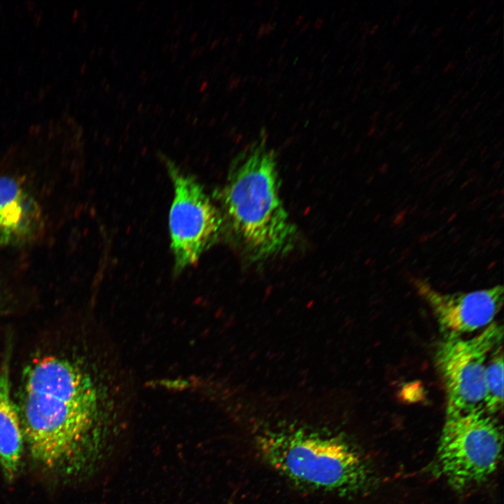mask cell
I'll return each instance as SVG.
<instances>
[{"instance_id": "obj_6", "label": "cell", "mask_w": 504, "mask_h": 504, "mask_svg": "<svg viewBox=\"0 0 504 504\" xmlns=\"http://www.w3.org/2000/svg\"><path fill=\"white\" fill-rule=\"evenodd\" d=\"M166 163L174 190L169 216L171 248L179 272L196 263L216 241L223 221L197 180L172 162Z\"/></svg>"}, {"instance_id": "obj_20", "label": "cell", "mask_w": 504, "mask_h": 504, "mask_svg": "<svg viewBox=\"0 0 504 504\" xmlns=\"http://www.w3.org/2000/svg\"><path fill=\"white\" fill-rule=\"evenodd\" d=\"M400 18H401V14L396 15L392 20V22H391L392 25L393 27L396 26L398 24V23L399 22Z\"/></svg>"}, {"instance_id": "obj_2", "label": "cell", "mask_w": 504, "mask_h": 504, "mask_svg": "<svg viewBox=\"0 0 504 504\" xmlns=\"http://www.w3.org/2000/svg\"><path fill=\"white\" fill-rule=\"evenodd\" d=\"M279 188L274 153L262 133L235 158L219 193L222 221L253 261L283 255L293 247L296 227Z\"/></svg>"}, {"instance_id": "obj_36", "label": "cell", "mask_w": 504, "mask_h": 504, "mask_svg": "<svg viewBox=\"0 0 504 504\" xmlns=\"http://www.w3.org/2000/svg\"><path fill=\"white\" fill-rule=\"evenodd\" d=\"M469 113V110L466 109L463 111V113L461 114V118H464Z\"/></svg>"}, {"instance_id": "obj_13", "label": "cell", "mask_w": 504, "mask_h": 504, "mask_svg": "<svg viewBox=\"0 0 504 504\" xmlns=\"http://www.w3.org/2000/svg\"><path fill=\"white\" fill-rule=\"evenodd\" d=\"M400 83H401L400 80H397V81L393 83L392 84H391L388 88V92L391 93V92H393V91L398 90Z\"/></svg>"}, {"instance_id": "obj_1", "label": "cell", "mask_w": 504, "mask_h": 504, "mask_svg": "<svg viewBox=\"0 0 504 504\" xmlns=\"http://www.w3.org/2000/svg\"><path fill=\"white\" fill-rule=\"evenodd\" d=\"M109 404L78 365L55 356L34 360L23 371L15 404L32 458L62 476L93 471L111 438Z\"/></svg>"}, {"instance_id": "obj_12", "label": "cell", "mask_w": 504, "mask_h": 504, "mask_svg": "<svg viewBox=\"0 0 504 504\" xmlns=\"http://www.w3.org/2000/svg\"><path fill=\"white\" fill-rule=\"evenodd\" d=\"M458 66V61L449 62L442 69L443 74L452 72Z\"/></svg>"}, {"instance_id": "obj_21", "label": "cell", "mask_w": 504, "mask_h": 504, "mask_svg": "<svg viewBox=\"0 0 504 504\" xmlns=\"http://www.w3.org/2000/svg\"><path fill=\"white\" fill-rule=\"evenodd\" d=\"M414 104V103L413 101L407 103L406 104H405V105L403 106V111H409V110L413 106Z\"/></svg>"}, {"instance_id": "obj_31", "label": "cell", "mask_w": 504, "mask_h": 504, "mask_svg": "<svg viewBox=\"0 0 504 504\" xmlns=\"http://www.w3.org/2000/svg\"><path fill=\"white\" fill-rule=\"evenodd\" d=\"M376 129H377L376 122H373L372 125L370 127V132H369V134H370V135H372V134H374V132L376 131Z\"/></svg>"}, {"instance_id": "obj_27", "label": "cell", "mask_w": 504, "mask_h": 504, "mask_svg": "<svg viewBox=\"0 0 504 504\" xmlns=\"http://www.w3.org/2000/svg\"><path fill=\"white\" fill-rule=\"evenodd\" d=\"M379 28V24H375L371 28L370 34H376V32L378 31Z\"/></svg>"}, {"instance_id": "obj_44", "label": "cell", "mask_w": 504, "mask_h": 504, "mask_svg": "<svg viewBox=\"0 0 504 504\" xmlns=\"http://www.w3.org/2000/svg\"><path fill=\"white\" fill-rule=\"evenodd\" d=\"M501 92H502V91L500 90L499 92H498V93L496 94V97H494V99H496L500 94Z\"/></svg>"}, {"instance_id": "obj_11", "label": "cell", "mask_w": 504, "mask_h": 504, "mask_svg": "<svg viewBox=\"0 0 504 504\" xmlns=\"http://www.w3.org/2000/svg\"><path fill=\"white\" fill-rule=\"evenodd\" d=\"M13 241L15 240L12 234L0 227V246L7 245Z\"/></svg>"}, {"instance_id": "obj_30", "label": "cell", "mask_w": 504, "mask_h": 504, "mask_svg": "<svg viewBox=\"0 0 504 504\" xmlns=\"http://www.w3.org/2000/svg\"><path fill=\"white\" fill-rule=\"evenodd\" d=\"M447 113H448V111H447V110L443 109V110H442L441 112L438 114V118H444L445 115H447Z\"/></svg>"}, {"instance_id": "obj_9", "label": "cell", "mask_w": 504, "mask_h": 504, "mask_svg": "<svg viewBox=\"0 0 504 504\" xmlns=\"http://www.w3.org/2000/svg\"><path fill=\"white\" fill-rule=\"evenodd\" d=\"M39 208L14 179L0 177V227L15 241L31 235L38 223Z\"/></svg>"}, {"instance_id": "obj_37", "label": "cell", "mask_w": 504, "mask_h": 504, "mask_svg": "<svg viewBox=\"0 0 504 504\" xmlns=\"http://www.w3.org/2000/svg\"><path fill=\"white\" fill-rule=\"evenodd\" d=\"M435 120H433L432 122H430L428 124L427 128L428 129V128L433 127L435 126Z\"/></svg>"}, {"instance_id": "obj_29", "label": "cell", "mask_w": 504, "mask_h": 504, "mask_svg": "<svg viewBox=\"0 0 504 504\" xmlns=\"http://www.w3.org/2000/svg\"><path fill=\"white\" fill-rule=\"evenodd\" d=\"M379 115H380V111H377L373 113V115L371 116L370 119L373 121H375L379 118Z\"/></svg>"}, {"instance_id": "obj_41", "label": "cell", "mask_w": 504, "mask_h": 504, "mask_svg": "<svg viewBox=\"0 0 504 504\" xmlns=\"http://www.w3.org/2000/svg\"><path fill=\"white\" fill-rule=\"evenodd\" d=\"M494 3H495V1H489L488 4H487V7H488V8L492 7L493 5L494 4Z\"/></svg>"}, {"instance_id": "obj_14", "label": "cell", "mask_w": 504, "mask_h": 504, "mask_svg": "<svg viewBox=\"0 0 504 504\" xmlns=\"http://www.w3.org/2000/svg\"><path fill=\"white\" fill-rule=\"evenodd\" d=\"M443 29H444V27H443L442 25L437 27V28L431 33V36H432L433 38H436V37H438V36L442 32Z\"/></svg>"}, {"instance_id": "obj_42", "label": "cell", "mask_w": 504, "mask_h": 504, "mask_svg": "<svg viewBox=\"0 0 504 504\" xmlns=\"http://www.w3.org/2000/svg\"><path fill=\"white\" fill-rule=\"evenodd\" d=\"M481 104H482V102H478L477 104V106H475L474 107V111L477 110L478 108L481 106Z\"/></svg>"}, {"instance_id": "obj_8", "label": "cell", "mask_w": 504, "mask_h": 504, "mask_svg": "<svg viewBox=\"0 0 504 504\" xmlns=\"http://www.w3.org/2000/svg\"><path fill=\"white\" fill-rule=\"evenodd\" d=\"M24 435L15 404L10 397L8 363L0 373V465L7 481L19 470Z\"/></svg>"}, {"instance_id": "obj_28", "label": "cell", "mask_w": 504, "mask_h": 504, "mask_svg": "<svg viewBox=\"0 0 504 504\" xmlns=\"http://www.w3.org/2000/svg\"><path fill=\"white\" fill-rule=\"evenodd\" d=\"M500 31H501L500 27H498V29H496L492 34L493 38H496V39L498 38Z\"/></svg>"}, {"instance_id": "obj_24", "label": "cell", "mask_w": 504, "mask_h": 504, "mask_svg": "<svg viewBox=\"0 0 504 504\" xmlns=\"http://www.w3.org/2000/svg\"><path fill=\"white\" fill-rule=\"evenodd\" d=\"M392 65H393V64L391 60L386 62V63L384 65V67H383L384 71L386 72Z\"/></svg>"}, {"instance_id": "obj_40", "label": "cell", "mask_w": 504, "mask_h": 504, "mask_svg": "<svg viewBox=\"0 0 504 504\" xmlns=\"http://www.w3.org/2000/svg\"><path fill=\"white\" fill-rule=\"evenodd\" d=\"M459 125H460L459 122H456V123L453 125V127H452L451 129H452V130L458 129Z\"/></svg>"}, {"instance_id": "obj_4", "label": "cell", "mask_w": 504, "mask_h": 504, "mask_svg": "<svg viewBox=\"0 0 504 504\" xmlns=\"http://www.w3.org/2000/svg\"><path fill=\"white\" fill-rule=\"evenodd\" d=\"M502 447L501 427L483 409L447 412L437 451L439 470L457 489L479 484L496 469Z\"/></svg>"}, {"instance_id": "obj_23", "label": "cell", "mask_w": 504, "mask_h": 504, "mask_svg": "<svg viewBox=\"0 0 504 504\" xmlns=\"http://www.w3.org/2000/svg\"><path fill=\"white\" fill-rule=\"evenodd\" d=\"M497 54H498V52H491V53L490 54V55L487 57V59H486L485 62H486V63H487V62H490L491 61H492L493 59H494V58L496 57V56L497 55Z\"/></svg>"}, {"instance_id": "obj_18", "label": "cell", "mask_w": 504, "mask_h": 504, "mask_svg": "<svg viewBox=\"0 0 504 504\" xmlns=\"http://www.w3.org/2000/svg\"><path fill=\"white\" fill-rule=\"evenodd\" d=\"M419 27V22H416V23L412 27V28L411 29V30L409 32V34H408L409 37L412 36L417 31Z\"/></svg>"}, {"instance_id": "obj_22", "label": "cell", "mask_w": 504, "mask_h": 504, "mask_svg": "<svg viewBox=\"0 0 504 504\" xmlns=\"http://www.w3.org/2000/svg\"><path fill=\"white\" fill-rule=\"evenodd\" d=\"M495 20V15L493 14H491L489 18L486 20V24L487 25H489L493 23V20Z\"/></svg>"}, {"instance_id": "obj_43", "label": "cell", "mask_w": 504, "mask_h": 504, "mask_svg": "<svg viewBox=\"0 0 504 504\" xmlns=\"http://www.w3.org/2000/svg\"><path fill=\"white\" fill-rule=\"evenodd\" d=\"M402 116V113H400L399 115L397 116V118H396L395 121L396 122L398 121Z\"/></svg>"}, {"instance_id": "obj_38", "label": "cell", "mask_w": 504, "mask_h": 504, "mask_svg": "<svg viewBox=\"0 0 504 504\" xmlns=\"http://www.w3.org/2000/svg\"><path fill=\"white\" fill-rule=\"evenodd\" d=\"M432 55H432V53L430 52V53H429L427 56H426V58H425L424 62L430 60V58L432 57Z\"/></svg>"}, {"instance_id": "obj_33", "label": "cell", "mask_w": 504, "mask_h": 504, "mask_svg": "<svg viewBox=\"0 0 504 504\" xmlns=\"http://www.w3.org/2000/svg\"><path fill=\"white\" fill-rule=\"evenodd\" d=\"M426 27H426V25H424V27H422L421 28H420V29H419V31H418V33H419V34H424V33L425 32V31L426 30Z\"/></svg>"}, {"instance_id": "obj_19", "label": "cell", "mask_w": 504, "mask_h": 504, "mask_svg": "<svg viewBox=\"0 0 504 504\" xmlns=\"http://www.w3.org/2000/svg\"><path fill=\"white\" fill-rule=\"evenodd\" d=\"M472 54H473L472 48L471 46H470L467 48V50L465 52V58L467 59L470 58Z\"/></svg>"}, {"instance_id": "obj_15", "label": "cell", "mask_w": 504, "mask_h": 504, "mask_svg": "<svg viewBox=\"0 0 504 504\" xmlns=\"http://www.w3.org/2000/svg\"><path fill=\"white\" fill-rule=\"evenodd\" d=\"M424 65L423 64H419L416 65L412 70V74L416 75L419 74L421 70L423 69Z\"/></svg>"}, {"instance_id": "obj_17", "label": "cell", "mask_w": 504, "mask_h": 504, "mask_svg": "<svg viewBox=\"0 0 504 504\" xmlns=\"http://www.w3.org/2000/svg\"><path fill=\"white\" fill-rule=\"evenodd\" d=\"M391 79H392L391 76L387 75V76L386 78H384L383 79V80L382 81V83L380 84V87L382 88H383L386 87V85H388Z\"/></svg>"}, {"instance_id": "obj_3", "label": "cell", "mask_w": 504, "mask_h": 504, "mask_svg": "<svg viewBox=\"0 0 504 504\" xmlns=\"http://www.w3.org/2000/svg\"><path fill=\"white\" fill-rule=\"evenodd\" d=\"M256 444L267 463L298 484L348 493L363 487L368 477L360 454L337 437L282 431L260 435Z\"/></svg>"}, {"instance_id": "obj_10", "label": "cell", "mask_w": 504, "mask_h": 504, "mask_svg": "<svg viewBox=\"0 0 504 504\" xmlns=\"http://www.w3.org/2000/svg\"><path fill=\"white\" fill-rule=\"evenodd\" d=\"M485 394L482 409L493 415L503 406V351L502 344L491 354L484 374Z\"/></svg>"}, {"instance_id": "obj_34", "label": "cell", "mask_w": 504, "mask_h": 504, "mask_svg": "<svg viewBox=\"0 0 504 504\" xmlns=\"http://www.w3.org/2000/svg\"><path fill=\"white\" fill-rule=\"evenodd\" d=\"M444 42V38H440V40L439 41V42L436 44V48H440V47L443 44Z\"/></svg>"}, {"instance_id": "obj_32", "label": "cell", "mask_w": 504, "mask_h": 504, "mask_svg": "<svg viewBox=\"0 0 504 504\" xmlns=\"http://www.w3.org/2000/svg\"><path fill=\"white\" fill-rule=\"evenodd\" d=\"M403 125H404L403 121L398 122L395 127L396 130H399L402 129L403 127Z\"/></svg>"}, {"instance_id": "obj_16", "label": "cell", "mask_w": 504, "mask_h": 504, "mask_svg": "<svg viewBox=\"0 0 504 504\" xmlns=\"http://www.w3.org/2000/svg\"><path fill=\"white\" fill-rule=\"evenodd\" d=\"M480 9H481L480 7H476V8H473L470 12V13L468 15L466 20H470L472 17H474L480 10Z\"/></svg>"}, {"instance_id": "obj_26", "label": "cell", "mask_w": 504, "mask_h": 504, "mask_svg": "<svg viewBox=\"0 0 504 504\" xmlns=\"http://www.w3.org/2000/svg\"><path fill=\"white\" fill-rule=\"evenodd\" d=\"M393 114H394V112H393V111H390V112H388V113L385 115V117H384V120H385V121H387V122L391 120V118L393 117Z\"/></svg>"}, {"instance_id": "obj_5", "label": "cell", "mask_w": 504, "mask_h": 504, "mask_svg": "<svg viewBox=\"0 0 504 504\" xmlns=\"http://www.w3.org/2000/svg\"><path fill=\"white\" fill-rule=\"evenodd\" d=\"M503 326L493 322L470 338L443 336L435 360L447 398V412L482 409L484 374L492 351L503 341Z\"/></svg>"}, {"instance_id": "obj_7", "label": "cell", "mask_w": 504, "mask_h": 504, "mask_svg": "<svg viewBox=\"0 0 504 504\" xmlns=\"http://www.w3.org/2000/svg\"><path fill=\"white\" fill-rule=\"evenodd\" d=\"M414 286L430 307L444 336H462L484 329L493 322L503 305L500 285L454 293L440 292L421 279H415Z\"/></svg>"}, {"instance_id": "obj_25", "label": "cell", "mask_w": 504, "mask_h": 504, "mask_svg": "<svg viewBox=\"0 0 504 504\" xmlns=\"http://www.w3.org/2000/svg\"><path fill=\"white\" fill-rule=\"evenodd\" d=\"M461 90H460L458 91L456 94H454L452 96V97L451 98L449 104H452V103L458 97V96H459V94H461Z\"/></svg>"}, {"instance_id": "obj_39", "label": "cell", "mask_w": 504, "mask_h": 504, "mask_svg": "<svg viewBox=\"0 0 504 504\" xmlns=\"http://www.w3.org/2000/svg\"><path fill=\"white\" fill-rule=\"evenodd\" d=\"M469 93H470L469 91L465 92V93L461 97V100H463L464 99H465L468 96Z\"/></svg>"}, {"instance_id": "obj_35", "label": "cell", "mask_w": 504, "mask_h": 504, "mask_svg": "<svg viewBox=\"0 0 504 504\" xmlns=\"http://www.w3.org/2000/svg\"><path fill=\"white\" fill-rule=\"evenodd\" d=\"M458 10V8L457 7L451 13V14L450 15V18H452L453 17H454L456 15V14L457 13Z\"/></svg>"}]
</instances>
